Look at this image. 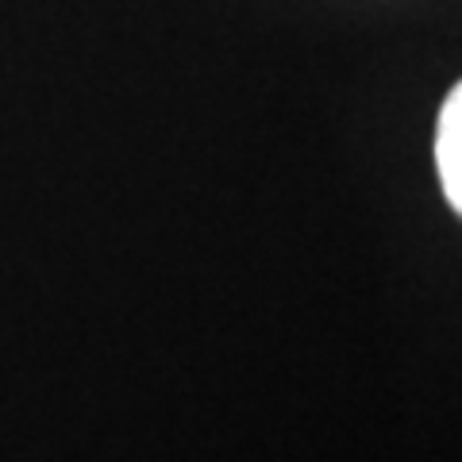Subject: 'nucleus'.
<instances>
[{
  "label": "nucleus",
  "instance_id": "f257e3e1",
  "mask_svg": "<svg viewBox=\"0 0 462 462\" xmlns=\"http://www.w3.org/2000/svg\"><path fill=\"white\" fill-rule=\"evenodd\" d=\"M436 166L447 200L462 216V81L451 89V97L439 108V127H436Z\"/></svg>",
  "mask_w": 462,
  "mask_h": 462
}]
</instances>
